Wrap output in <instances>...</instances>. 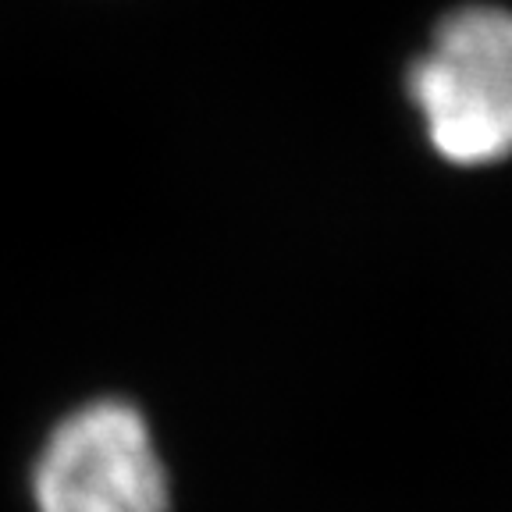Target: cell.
<instances>
[{"label": "cell", "instance_id": "6da1fadb", "mask_svg": "<svg viewBox=\"0 0 512 512\" xmlns=\"http://www.w3.org/2000/svg\"><path fill=\"white\" fill-rule=\"evenodd\" d=\"M409 93L431 146L477 168L512 157V15L463 8L434 32L409 72Z\"/></svg>", "mask_w": 512, "mask_h": 512}, {"label": "cell", "instance_id": "7a4b0ae2", "mask_svg": "<svg viewBox=\"0 0 512 512\" xmlns=\"http://www.w3.org/2000/svg\"><path fill=\"white\" fill-rule=\"evenodd\" d=\"M40 512H168V473L128 402H93L50 434L36 466Z\"/></svg>", "mask_w": 512, "mask_h": 512}]
</instances>
